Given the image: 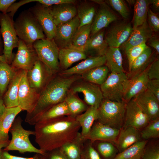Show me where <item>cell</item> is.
<instances>
[{
  "label": "cell",
  "instance_id": "cell-1",
  "mask_svg": "<svg viewBox=\"0 0 159 159\" xmlns=\"http://www.w3.org/2000/svg\"><path fill=\"white\" fill-rule=\"evenodd\" d=\"M80 128L75 117L71 116L39 121L34 125L35 142L47 153L74 139Z\"/></svg>",
  "mask_w": 159,
  "mask_h": 159
},
{
  "label": "cell",
  "instance_id": "cell-2",
  "mask_svg": "<svg viewBox=\"0 0 159 159\" xmlns=\"http://www.w3.org/2000/svg\"><path fill=\"white\" fill-rule=\"evenodd\" d=\"M79 78V75L64 76L59 75L51 79L40 92L33 110L27 114L25 122L34 125L42 113L54 105L64 101L71 87Z\"/></svg>",
  "mask_w": 159,
  "mask_h": 159
},
{
  "label": "cell",
  "instance_id": "cell-3",
  "mask_svg": "<svg viewBox=\"0 0 159 159\" xmlns=\"http://www.w3.org/2000/svg\"><path fill=\"white\" fill-rule=\"evenodd\" d=\"M14 26L19 39L27 45H33L37 40L46 38L39 22L29 9L19 14Z\"/></svg>",
  "mask_w": 159,
  "mask_h": 159
},
{
  "label": "cell",
  "instance_id": "cell-4",
  "mask_svg": "<svg viewBox=\"0 0 159 159\" xmlns=\"http://www.w3.org/2000/svg\"><path fill=\"white\" fill-rule=\"evenodd\" d=\"M22 121L19 116L15 119L9 131L11 135V139L3 150L8 151L16 150L21 153L29 152L46 155L47 153L37 148L31 143L29 136L34 135L35 132L24 129L22 125Z\"/></svg>",
  "mask_w": 159,
  "mask_h": 159
},
{
  "label": "cell",
  "instance_id": "cell-5",
  "mask_svg": "<svg viewBox=\"0 0 159 159\" xmlns=\"http://www.w3.org/2000/svg\"><path fill=\"white\" fill-rule=\"evenodd\" d=\"M126 104L104 99L98 109L97 122L120 130L124 123Z\"/></svg>",
  "mask_w": 159,
  "mask_h": 159
},
{
  "label": "cell",
  "instance_id": "cell-6",
  "mask_svg": "<svg viewBox=\"0 0 159 159\" xmlns=\"http://www.w3.org/2000/svg\"><path fill=\"white\" fill-rule=\"evenodd\" d=\"M38 59L54 74L58 72L60 68L58 59L59 49L53 39H39L33 44Z\"/></svg>",
  "mask_w": 159,
  "mask_h": 159
},
{
  "label": "cell",
  "instance_id": "cell-7",
  "mask_svg": "<svg viewBox=\"0 0 159 159\" xmlns=\"http://www.w3.org/2000/svg\"><path fill=\"white\" fill-rule=\"evenodd\" d=\"M14 21L13 18L8 13H0V26L4 45L3 53L9 64L13 60V50L17 48L19 42Z\"/></svg>",
  "mask_w": 159,
  "mask_h": 159
},
{
  "label": "cell",
  "instance_id": "cell-8",
  "mask_svg": "<svg viewBox=\"0 0 159 159\" xmlns=\"http://www.w3.org/2000/svg\"><path fill=\"white\" fill-rule=\"evenodd\" d=\"M128 78L125 72H111L104 82L100 85L104 99L123 102V84Z\"/></svg>",
  "mask_w": 159,
  "mask_h": 159
},
{
  "label": "cell",
  "instance_id": "cell-9",
  "mask_svg": "<svg viewBox=\"0 0 159 159\" xmlns=\"http://www.w3.org/2000/svg\"><path fill=\"white\" fill-rule=\"evenodd\" d=\"M27 71L22 70L18 94V106L26 111L27 114L31 113L35 108L39 97V93L31 87L26 75Z\"/></svg>",
  "mask_w": 159,
  "mask_h": 159
},
{
  "label": "cell",
  "instance_id": "cell-10",
  "mask_svg": "<svg viewBox=\"0 0 159 159\" xmlns=\"http://www.w3.org/2000/svg\"><path fill=\"white\" fill-rule=\"evenodd\" d=\"M16 53L11 62V67L15 70L27 71L33 67L38 58L33 45L26 44L19 39Z\"/></svg>",
  "mask_w": 159,
  "mask_h": 159
},
{
  "label": "cell",
  "instance_id": "cell-11",
  "mask_svg": "<svg viewBox=\"0 0 159 159\" xmlns=\"http://www.w3.org/2000/svg\"><path fill=\"white\" fill-rule=\"evenodd\" d=\"M74 83L71 87L70 91L74 94L82 93L84 96V102L87 105L99 107L104 99L100 86L85 81L75 84Z\"/></svg>",
  "mask_w": 159,
  "mask_h": 159
},
{
  "label": "cell",
  "instance_id": "cell-12",
  "mask_svg": "<svg viewBox=\"0 0 159 159\" xmlns=\"http://www.w3.org/2000/svg\"><path fill=\"white\" fill-rule=\"evenodd\" d=\"M150 121L133 98L126 104L123 127L131 126L138 130L145 127Z\"/></svg>",
  "mask_w": 159,
  "mask_h": 159
},
{
  "label": "cell",
  "instance_id": "cell-13",
  "mask_svg": "<svg viewBox=\"0 0 159 159\" xmlns=\"http://www.w3.org/2000/svg\"><path fill=\"white\" fill-rule=\"evenodd\" d=\"M148 68L138 74L126 79L124 82L123 101L125 103L147 89L149 80L147 75Z\"/></svg>",
  "mask_w": 159,
  "mask_h": 159
},
{
  "label": "cell",
  "instance_id": "cell-14",
  "mask_svg": "<svg viewBox=\"0 0 159 159\" xmlns=\"http://www.w3.org/2000/svg\"><path fill=\"white\" fill-rule=\"evenodd\" d=\"M50 70L39 59L33 68L27 71L26 75L30 87L40 93L53 75Z\"/></svg>",
  "mask_w": 159,
  "mask_h": 159
},
{
  "label": "cell",
  "instance_id": "cell-15",
  "mask_svg": "<svg viewBox=\"0 0 159 159\" xmlns=\"http://www.w3.org/2000/svg\"><path fill=\"white\" fill-rule=\"evenodd\" d=\"M33 14L40 25L47 38L53 39L57 26L54 22L49 7L38 2L28 9Z\"/></svg>",
  "mask_w": 159,
  "mask_h": 159
},
{
  "label": "cell",
  "instance_id": "cell-16",
  "mask_svg": "<svg viewBox=\"0 0 159 159\" xmlns=\"http://www.w3.org/2000/svg\"><path fill=\"white\" fill-rule=\"evenodd\" d=\"M79 24L77 16L70 21L57 26L53 39L59 49L71 47L72 38Z\"/></svg>",
  "mask_w": 159,
  "mask_h": 159
},
{
  "label": "cell",
  "instance_id": "cell-17",
  "mask_svg": "<svg viewBox=\"0 0 159 159\" xmlns=\"http://www.w3.org/2000/svg\"><path fill=\"white\" fill-rule=\"evenodd\" d=\"M133 30L130 23L122 22L112 26L105 36L108 47L120 48L128 38Z\"/></svg>",
  "mask_w": 159,
  "mask_h": 159
},
{
  "label": "cell",
  "instance_id": "cell-18",
  "mask_svg": "<svg viewBox=\"0 0 159 159\" xmlns=\"http://www.w3.org/2000/svg\"><path fill=\"white\" fill-rule=\"evenodd\" d=\"M99 4L100 8L95 14L91 26V36L107 27L111 23L117 20V16L105 1L92 0Z\"/></svg>",
  "mask_w": 159,
  "mask_h": 159
},
{
  "label": "cell",
  "instance_id": "cell-19",
  "mask_svg": "<svg viewBox=\"0 0 159 159\" xmlns=\"http://www.w3.org/2000/svg\"><path fill=\"white\" fill-rule=\"evenodd\" d=\"M134 98L150 121L159 118V101L148 89Z\"/></svg>",
  "mask_w": 159,
  "mask_h": 159
},
{
  "label": "cell",
  "instance_id": "cell-20",
  "mask_svg": "<svg viewBox=\"0 0 159 159\" xmlns=\"http://www.w3.org/2000/svg\"><path fill=\"white\" fill-rule=\"evenodd\" d=\"M120 130L101 124L97 121L95 122L86 140H89L91 143L96 141H100L115 143Z\"/></svg>",
  "mask_w": 159,
  "mask_h": 159
},
{
  "label": "cell",
  "instance_id": "cell-21",
  "mask_svg": "<svg viewBox=\"0 0 159 159\" xmlns=\"http://www.w3.org/2000/svg\"><path fill=\"white\" fill-rule=\"evenodd\" d=\"M105 56L89 57L76 65L66 70H62L59 75L64 76L82 75L95 67L105 64Z\"/></svg>",
  "mask_w": 159,
  "mask_h": 159
},
{
  "label": "cell",
  "instance_id": "cell-22",
  "mask_svg": "<svg viewBox=\"0 0 159 159\" xmlns=\"http://www.w3.org/2000/svg\"><path fill=\"white\" fill-rule=\"evenodd\" d=\"M48 7L56 26L67 23L77 16V8L74 4L64 3Z\"/></svg>",
  "mask_w": 159,
  "mask_h": 159
},
{
  "label": "cell",
  "instance_id": "cell-23",
  "mask_svg": "<svg viewBox=\"0 0 159 159\" xmlns=\"http://www.w3.org/2000/svg\"><path fill=\"white\" fill-rule=\"evenodd\" d=\"M105 36L103 30L90 36L87 43L80 50L89 57L104 56L108 47L105 41Z\"/></svg>",
  "mask_w": 159,
  "mask_h": 159
},
{
  "label": "cell",
  "instance_id": "cell-24",
  "mask_svg": "<svg viewBox=\"0 0 159 159\" xmlns=\"http://www.w3.org/2000/svg\"><path fill=\"white\" fill-rule=\"evenodd\" d=\"M147 21L133 30L128 39L120 47L125 52L129 48L146 43L153 34Z\"/></svg>",
  "mask_w": 159,
  "mask_h": 159
},
{
  "label": "cell",
  "instance_id": "cell-25",
  "mask_svg": "<svg viewBox=\"0 0 159 159\" xmlns=\"http://www.w3.org/2000/svg\"><path fill=\"white\" fill-rule=\"evenodd\" d=\"M138 130L131 126L123 127L115 142L117 149L120 153L140 140Z\"/></svg>",
  "mask_w": 159,
  "mask_h": 159
},
{
  "label": "cell",
  "instance_id": "cell-26",
  "mask_svg": "<svg viewBox=\"0 0 159 159\" xmlns=\"http://www.w3.org/2000/svg\"><path fill=\"white\" fill-rule=\"evenodd\" d=\"M22 110L19 106L8 108L0 116V143L9 141V132L16 116Z\"/></svg>",
  "mask_w": 159,
  "mask_h": 159
},
{
  "label": "cell",
  "instance_id": "cell-27",
  "mask_svg": "<svg viewBox=\"0 0 159 159\" xmlns=\"http://www.w3.org/2000/svg\"><path fill=\"white\" fill-rule=\"evenodd\" d=\"M98 108L96 106H89L84 113L75 117L81 128L80 133L85 140H86L94 122L97 120Z\"/></svg>",
  "mask_w": 159,
  "mask_h": 159
},
{
  "label": "cell",
  "instance_id": "cell-28",
  "mask_svg": "<svg viewBox=\"0 0 159 159\" xmlns=\"http://www.w3.org/2000/svg\"><path fill=\"white\" fill-rule=\"evenodd\" d=\"M87 57L83 52L72 48H65L59 49L58 59L60 69L64 70L69 69L74 63Z\"/></svg>",
  "mask_w": 159,
  "mask_h": 159
},
{
  "label": "cell",
  "instance_id": "cell-29",
  "mask_svg": "<svg viewBox=\"0 0 159 159\" xmlns=\"http://www.w3.org/2000/svg\"><path fill=\"white\" fill-rule=\"evenodd\" d=\"M154 60L151 49L148 46L133 62L127 74L128 78H131L144 71Z\"/></svg>",
  "mask_w": 159,
  "mask_h": 159
},
{
  "label": "cell",
  "instance_id": "cell-30",
  "mask_svg": "<svg viewBox=\"0 0 159 159\" xmlns=\"http://www.w3.org/2000/svg\"><path fill=\"white\" fill-rule=\"evenodd\" d=\"M22 73V70L16 71L12 79L8 89L5 93L3 100L7 108L18 106V94L19 85Z\"/></svg>",
  "mask_w": 159,
  "mask_h": 159
},
{
  "label": "cell",
  "instance_id": "cell-31",
  "mask_svg": "<svg viewBox=\"0 0 159 159\" xmlns=\"http://www.w3.org/2000/svg\"><path fill=\"white\" fill-rule=\"evenodd\" d=\"M105 56V65L111 72H125L123 67V58L120 48L108 47Z\"/></svg>",
  "mask_w": 159,
  "mask_h": 159
},
{
  "label": "cell",
  "instance_id": "cell-32",
  "mask_svg": "<svg viewBox=\"0 0 159 159\" xmlns=\"http://www.w3.org/2000/svg\"><path fill=\"white\" fill-rule=\"evenodd\" d=\"M85 141L79 132L74 139L59 148L67 159H81Z\"/></svg>",
  "mask_w": 159,
  "mask_h": 159
},
{
  "label": "cell",
  "instance_id": "cell-33",
  "mask_svg": "<svg viewBox=\"0 0 159 159\" xmlns=\"http://www.w3.org/2000/svg\"><path fill=\"white\" fill-rule=\"evenodd\" d=\"M151 0H138L134 5L132 20L133 29L140 26L147 21L149 6Z\"/></svg>",
  "mask_w": 159,
  "mask_h": 159
},
{
  "label": "cell",
  "instance_id": "cell-34",
  "mask_svg": "<svg viewBox=\"0 0 159 159\" xmlns=\"http://www.w3.org/2000/svg\"><path fill=\"white\" fill-rule=\"evenodd\" d=\"M109 70L106 65L92 69L81 75L84 81L100 86L107 79Z\"/></svg>",
  "mask_w": 159,
  "mask_h": 159
},
{
  "label": "cell",
  "instance_id": "cell-35",
  "mask_svg": "<svg viewBox=\"0 0 159 159\" xmlns=\"http://www.w3.org/2000/svg\"><path fill=\"white\" fill-rule=\"evenodd\" d=\"M146 140H140L118 153L114 159H141L146 146Z\"/></svg>",
  "mask_w": 159,
  "mask_h": 159
},
{
  "label": "cell",
  "instance_id": "cell-36",
  "mask_svg": "<svg viewBox=\"0 0 159 159\" xmlns=\"http://www.w3.org/2000/svg\"><path fill=\"white\" fill-rule=\"evenodd\" d=\"M91 24L79 27L72 38L70 48L80 50L89 41L91 36Z\"/></svg>",
  "mask_w": 159,
  "mask_h": 159
},
{
  "label": "cell",
  "instance_id": "cell-37",
  "mask_svg": "<svg viewBox=\"0 0 159 159\" xmlns=\"http://www.w3.org/2000/svg\"><path fill=\"white\" fill-rule=\"evenodd\" d=\"M64 101L67 105L71 116L75 117L85 112L89 107L70 90Z\"/></svg>",
  "mask_w": 159,
  "mask_h": 159
},
{
  "label": "cell",
  "instance_id": "cell-38",
  "mask_svg": "<svg viewBox=\"0 0 159 159\" xmlns=\"http://www.w3.org/2000/svg\"><path fill=\"white\" fill-rule=\"evenodd\" d=\"M68 116H71L70 113L64 101L54 105L44 112L39 116L37 122Z\"/></svg>",
  "mask_w": 159,
  "mask_h": 159
},
{
  "label": "cell",
  "instance_id": "cell-39",
  "mask_svg": "<svg viewBox=\"0 0 159 159\" xmlns=\"http://www.w3.org/2000/svg\"><path fill=\"white\" fill-rule=\"evenodd\" d=\"M16 71L6 62L0 61V97H2Z\"/></svg>",
  "mask_w": 159,
  "mask_h": 159
},
{
  "label": "cell",
  "instance_id": "cell-40",
  "mask_svg": "<svg viewBox=\"0 0 159 159\" xmlns=\"http://www.w3.org/2000/svg\"><path fill=\"white\" fill-rule=\"evenodd\" d=\"M76 8L77 16L80 22L78 28L92 24L95 14L94 6L87 3H83Z\"/></svg>",
  "mask_w": 159,
  "mask_h": 159
},
{
  "label": "cell",
  "instance_id": "cell-41",
  "mask_svg": "<svg viewBox=\"0 0 159 159\" xmlns=\"http://www.w3.org/2000/svg\"><path fill=\"white\" fill-rule=\"evenodd\" d=\"M92 143L101 159H114L118 153L117 148L112 143L96 141Z\"/></svg>",
  "mask_w": 159,
  "mask_h": 159
},
{
  "label": "cell",
  "instance_id": "cell-42",
  "mask_svg": "<svg viewBox=\"0 0 159 159\" xmlns=\"http://www.w3.org/2000/svg\"><path fill=\"white\" fill-rule=\"evenodd\" d=\"M144 140L156 138L159 137V118L151 121L143 128L140 133Z\"/></svg>",
  "mask_w": 159,
  "mask_h": 159
},
{
  "label": "cell",
  "instance_id": "cell-43",
  "mask_svg": "<svg viewBox=\"0 0 159 159\" xmlns=\"http://www.w3.org/2000/svg\"><path fill=\"white\" fill-rule=\"evenodd\" d=\"M148 46L146 43L133 47L125 52L126 55L128 62V71L131 67L133 62Z\"/></svg>",
  "mask_w": 159,
  "mask_h": 159
},
{
  "label": "cell",
  "instance_id": "cell-44",
  "mask_svg": "<svg viewBox=\"0 0 159 159\" xmlns=\"http://www.w3.org/2000/svg\"><path fill=\"white\" fill-rule=\"evenodd\" d=\"M106 2L118 12L125 19H127L129 10L125 2L123 0H108Z\"/></svg>",
  "mask_w": 159,
  "mask_h": 159
},
{
  "label": "cell",
  "instance_id": "cell-45",
  "mask_svg": "<svg viewBox=\"0 0 159 159\" xmlns=\"http://www.w3.org/2000/svg\"><path fill=\"white\" fill-rule=\"evenodd\" d=\"M83 159H101L99 153L89 140L85 141L82 153Z\"/></svg>",
  "mask_w": 159,
  "mask_h": 159
},
{
  "label": "cell",
  "instance_id": "cell-46",
  "mask_svg": "<svg viewBox=\"0 0 159 159\" xmlns=\"http://www.w3.org/2000/svg\"><path fill=\"white\" fill-rule=\"evenodd\" d=\"M141 159H159V147L152 145L145 148Z\"/></svg>",
  "mask_w": 159,
  "mask_h": 159
},
{
  "label": "cell",
  "instance_id": "cell-47",
  "mask_svg": "<svg viewBox=\"0 0 159 159\" xmlns=\"http://www.w3.org/2000/svg\"><path fill=\"white\" fill-rule=\"evenodd\" d=\"M148 24L153 32L159 30V18L158 15L149 9L147 14Z\"/></svg>",
  "mask_w": 159,
  "mask_h": 159
},
{
  "label": "cell",
  "instance_id": "cell-48",
  "mask_svg": "<svg viewBox=\"0 0 159 159\" xmlns=\"http://www.w3.org/2000/svg\"><path fill=\"white\" fill-rule=\"evenodd\" d=\"M147 75L149 80H159V60L157 59L150 64L148 68Z\"/></svg>",
  "mask_w": 159,
  "mask_h": 159
},
{
  "label": "cell",
  "instance_id": "cell-49",
  "mask_svg": "<svg viewBox=\"0 0 159 159\" xmlns=\"http://www.w3.org/2000/svg\"><path fill=\"white\" fill-rule=\"evenodd\" d=\"M147 89L159 101V80H149L147 84Z\"/></svg>",
  "mask_w": 159,
  "mask_h": 159
},
{
  "label": "cell",
  "instance_id": "cell-50",
  "mask_svg": "<svg viewBox=\"0 0 159 159\" xmlns=\"http://www.w3.org/2000/svg\"><path fill=\"white\" fill-rule=\"evenodd\" d=\"M75 1L74 0H40L39 3L45 6L49 7L64 3L74 4Z\"/></svg>",
  "mask_w": 159,
  "mask_h": 159
},
{
  "label": "cell",
  "instance_id": "cell-51",
  "mask_svg": "<svg viewBox=\"0 0 159 159\" xmlns=\"http://www.w3.org/2000/svg\"><path fill=\"white\" fill-rule=\"evenodd\" d=\"M46 157L47 159H67L60 148L47 153Z\"/></svg>",
  "mask_w": 159,
  "mask_h": 159
},
{
  "label": "cell",
  "instance_id": "cell-52",
  "mask_svg": "<svg viewBox=\"0 0 159 159\" xmlns=\"http://www.w3.org/2000/svg\"><path fill=\"white\" fill-rule=\"evenodd\" d=\"M0 159H36L35 155L31 157H24L10 154L8 151L2 150L0 155Z\"/></svg>",
  "mask_w": 159,
  "mask_h": 159
},
{
  "label": "cell",
  "instance_id": "cell-53",
  "mask_svg": "<svg viewBox=\"0 0 159 159\" xmlns=\"http://www.w3.org/2000/svg\"><path fill=\"white\" fill-rule=\"evenodd\" d=\"M16 0H0V11L2 13H7V11Z\"/></svg>",
  "mask_w": 159,
  "mask_h": 159
},
{
  "label": "cell",
  "instance_id": "cell-54",
  "mask_svg": "<svg viewBox=\"0 0 159 159\" xmlns=\"http://www.w3.org/2000/svg\"><path fill=\"white\" fill-rule=\"evenodd\" d=\"M150 46L155 49L157 54H159V39L158 36L153 34L148 40Z\"/></svg>",
  "mask_w": 159,
  "mask_h": 159
},
{
  "label": "cell",
  "instance_id": "cell-55",
  "mask_svg": "<svg viewBox=\"0 0 159 159\" xmlns=\"http://www.w3.org/2000/svg\"><path fill=\"white\" fill-rule=\"evenodd\" d=\"M6 108L3 100L0 97V116L3 113Z\"/></svg>",
  "mask_w": 159,
  "mask_h": 159
},
{
  "label": "cell",
  "instance_id": "cell-56",
  "mask_svg": "<svg viewBox=\"0 0 159 159\" xmlns=\"http://www.w3.org/2000/svg\"><path fill=\"white\" fill-rule=\"evenodd\" d=\"M152 5L153 8L155 10H158L159 9V0H151V3Z\"/></svg>",
  "mask_w": 159,
  "mask_h": 159
},
{
  "label": "cell",
  "instance_id": "cell-57",
  "mask_svg": "<svg viewBox=\"0 0 159 159\" xmlns=\"http://www.w3.org/2000/svg\"><path fill=\"white\" fill-rule=\"evenodd\" d=\"M10 142V140L8 142L0 143V159L1 153L2 148L6 147L8 145Z\"/></svg>",
  "mask_w": 159,
  "mask_h": 159
},
{
  "label": "cell",
  "instance_id": "cell-58",
  "mask_svg": "<svg viewBox=\"0 0 159 159\" xmlns=\"http://www.w3.org/2000/svg\"><path fill=\"white\" fill-rule=\"evenodd\" d=\"M36 159H47L46 155H42L36 153L35 155Z\"/></svg>",
  "mask_w": 159,
  "mask_h": 159
},
{
  "label": "cell",
  "instance_id": "cell-59",
  "mask_svg": "<svg viewBox=\"0 0 159 159\" xmlns=\"http://www.w3.org/2000/svg\"><path fill=\"white\" fill-rule=\"evenodd\" d=\"M1 32L0 26V52L1 51H3V42L2 41V39L1 38Z\"/></svg>",
  "mask_w": 159,
  "mask_h": 159
},
{
  "label": "cell",
  "instance_id": "cell-60",
  "mask_svg": "<svg viewBox=\"0 0 159 159\" xmlns=\"http://www.w3.org/2000/svg\"><path fill=\"white\" fill-rule=\"evenodd\" d=\"M0 61L7 63L5 56L4 54L0 55Z\"/></svg>",
  "mask_w": 159,
  "mask_h": 159
},
{
  "label": "cell",
  "instance_id": "cell-61",
  "mask_svg": "<svg viewBox=\"0 0 159 159\" xmlns=\"http://www.w3.org/2000/svg\"><path fill=\"white\" fill-rule=\"evenodd\" d=\"M126 1L130 5H134L136 2V1L134 0H127Z\"/></svg>",
  "mask_w": 159,
  "mask_h": 159
},
{
  "label": "cell",
  "instance_id": "cell-62",
  "mask_svg": "<svg viewBox=\"0 0 159 159\" xmlns=\"http://www.w3.org/2000/svg\"><path fill=\"white\" fill-rule=\"evenodd\" d=\"M81 159H83V157H82H82H81Z\"/></svg>",
  "mask_w": 159,
  "mask_h": 159
}]
</instances>
